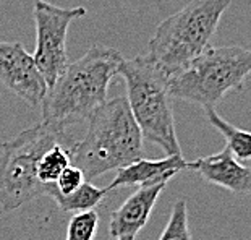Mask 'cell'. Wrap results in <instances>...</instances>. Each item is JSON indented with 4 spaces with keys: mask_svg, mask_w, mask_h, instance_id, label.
Segmentation results:
<instances>
[{
    "mask_svg": "<svg viewBox=\"0 0 251 240\" xmlns=\"http://www.w3.org/2000/svg\"><path fill=\"white\" fill-rule=\"evenodd\" d=\"M124 55L114 47L94 44L78 60L68 63L57 81L47 88L41 103L42 122L67 130L88 120L100 107Z\"/></svg>",
    "mask_w": 251,
    "mask_h": 240,
    "instance_id": "cell-1",
    "label": "cell"
},
{
    "mask_svg": "<svg viewBox=\"0 0 251 240\" xmlns=\"http://www.w3.org/2000/svg\"><path fill=\"white\" fill-rule=\"evenodd\" d=\"M84 7L63 8L46 0H36L33 17L36 25L34 63L42 75L47 88L57 81L68 65L67 60V34L75 20L86 15Z\"/></svg>",
    "mask_w": 251,
    "mask_h": 240,
    "instance_id": "cell-7",
    "label": "cell"
},
{
    "mask_svg": "<svg viewBox=\"0 0 251 240\" xmlns=\"http://www.w3.org/2000/svg\"><path fill=\"white\" fill-rule=\"evenodd\" d=\"M88 132L72 149V162L86 179L119 170L144 158L143 135L125 96H119L96 109Z\"/></svg>",
    "mask_w": 251,
    "mask_h": 240,
    "instance_id": "cell-2",
    "label": "cell"
},
{
    "mask_svg": "<svg viewBox=\"0 0 251 240\" xmlns=\"http://www.w3.org/2000/svg\"><path fill=\"white\" fill-rule=\"evenodd\" d=\"M84 182H86V175H84L83 170L78 166H75V164H70L60 174V177L57 179L55 184H49L47 187L60 195H70L73 191H76Z\"/></svg>",
    "mask_w": 251,
    "mask_h": 240,
    "instance_id": "cell-17",
    "label": "cell"
},
{
    "mask_svg": "<svg viewBox=\"0 0 251 240\" xmlns=\"http://www.w3.org/2000/svg\"><path fill=\"white\" fill-rule=\"evenodd\" d=\"M159 240H193L188 226V206L186 200L180 198L174 203L172 213L165 224Z\"/></svg>",
    "mask_w": 251,
    "mask_h": 240,
    "instance_id": "cell-15",
    "label": "cell"
},
{
    "mask_svg": "<svg viewBox=\"0 0 251 240\" xmlns=\"http://www.w3.org/2000/svg\"><path fill=\"white\" fill-rule=\"evenodd\" d=\"M99 227L98 211L89 210L75 213L68 222L67 239L65 240H94Z\"/></svg>",
    "mask_w": 251,
    "mask_h": 240,
    "instance_id": "cell-16",
    "label": "cell"
},
{
    "mask_svg": "<svg viewBox=\"0 0 251 240\" xmlns=\"http://www.w3.org/2000/svg\"><path fill=\"white\" fill-rule=\"evenodd\" d=\"M204 112L207 122L226 138V148L230 149L233 156L240 162L251 161V132L232 125L230 122H227L224 117L219 115L214 107H204Z\"/></svg>",
    "mask_w": 251,
    "mask_h": 240,
    "instance_id": "cell-12",
    "label": "cell"
},
{
    "mask_svg": "<svg viewBox=\"0 0 251 240\" xmlns=\"http://www.w3.org/2000/svg\"><path fill=\"white\" fill-rule=\"evenodd\" d=\"M232 0H190L183 8L157 25L148 55L167 80L204 52Z\"/></svg>",
    "mask_w": 251,
    "mask_h": 240,
    "instance_id": "cell-3",
    "label": "cell"
},
{
    "mask_svg": "<svg viewBox=\"0 0 251 240\" xmlns=\"http://www.w3.org/2000/svg\"><path fill=\"white\" fill-rule=\"evenodd\" d=\"M251 75V49L240 46H209L190 65L169 80L172 98L214 107L228 91H243Z\"/></svg>",
    "mask_w": 251,
    "mask_h": 240,
    "instance_id": "cell-5",
    "label": "cell"
},
{
    "mask_svg": "<svg viewBox=\"0 0 251 240\" xmlns=\"http://www.w3.org/2000/svg\"><path fill=\"white\" fill-rule=\"evenodd\" d=\"M0 84L31 107H41L47 84L37 70L33 54L20 42L0 41Z\"/></svg>",
    "mask_w": 251,
    "mask_h": 240,
    "instance_id": "cell-8",
    "label": "cell"
},
{
    "mask_svg": "<svg viewBox=\"0 0 251 240\" xmlns=\"http://www.w3.org/2000/svg\"><path fill=\"white\" fill-rule=\"evenodd\" d=\"M119 240H130V239H119Z\"/></svg>",
    "mask_w": 251,
    "mask_h": 240,
    "instance_id": "cell-18",
    "label": "cell"
},
{
    "mask_svg": "<svg viewBox=\"0 0 251 240\" xmlns=\"http://www.w3.org/2000/svg\"><path fill=\"white\" fill-rule=\"evenodd\" d=\"M73 141L65 130L41 122L5 141L0 153V206L15 211L39 196L46 185L37 179V166L47 149L57 143Z\"/></svg>",
    "mask_w": 251,
    "mask_h": 240,
    "instance_id": "cell-6",
    "label": "cell"
},
{
    "mask_svg": "<svg viewBox=\"0 0 251 240\" xmlns=\"http://www.w3.org/2000/svg\"><path fill=\"white\" fill-rule=\"evenodd\" d=\"M117 75L124 78L126 84L128 106L143 138L161 146L165 156L181 154L167 77L148 54L131 58L124 57Z\"/></svg>",
    "mask_w": 251,
    "mask_h": 240,
    "instance_id": "cell-4",
    "label": "cell"
},
{
    "mask_svg": "<svg viewBox=\"0 0 251 240\" xmlns=\"http://www.w3.org/2000/svg\"><path fill=\"white\" fill-rule=\"evenodd\" d=\"M186 169L183 154H170L162 159L141 158L117 170L114 180L109 184L107 190L112 191L122 187H141L152 184H169L175 175Z\"/></svg>",
    "mask_w": 251,
    "mask_h": 240,
    "instance_id": "cell-11",
    "label": "cell"
},
{
    "mask_svg": "<svg viewBox=\"0 0 251 240\" xmlns=\"http://www.w3.org/2000/svg\"><path fill=\"white\" fill-rule=\"evenodd\" d=\"M186 169L198 172L206 182L222 187L235 195L251 196V167L240 162L228 148L186 162Z\"/></svg>",
    "mask_w": 251,
    "mask_h": 240,
    "instance_id": "cell-9",
    "label": "cell"
},
{
    "mask_svg": "<svg viewBox=\"0 0 251 240\" xmlns=\"http://www.w3.org/2000/svg\"><path fill=\"white\" fill-rule=\"evenodd\" d=\"M75 141L70 143H57L50 146L42 154L39 166H37V179L42 185L55 184L60 174L65 170L72 162V149Z\"/></svg>",
    "mask_w": 251,
    "mask_h": 240,
    "instance_id": "cell-14",
    "label": "cell"
},
{
    "mask_svg": "<svg viewBox=\"0 0 251 240\" xmlns=\"http://www.w3.org/2000/svg\"><path fill=\"white\" fill-rule=\"evenodd\" d=\"M167 184H152L138 187L117 210L110 214L109 236L112 239L135 240L138 232L144 229L151 217L152 208L156 206L159 196Z\"/></svg>",
    "mask_w": 251,
    "mask_h": 240,
    "instance_id": "cell-10",
    "label": "cell"
},
{
    "mask_svg": "<svg viewBox=\"0 0 251 240\" xmlns=\"http://www.w3.org/2000/svg\"><path fill=\"white\" fill-rule=\"evenodd\" d=\"M107 193V188H98V187L89 182H84L76 191H73L70 195H60L46 185V196L54 200L55 205L65 213H81L96 210Z\"/></svg>",
    "mask_w": 251,
    "mask_h": 240,
    "instance_id": "cell-13",
    "label": "cell"
}]
</instances>
